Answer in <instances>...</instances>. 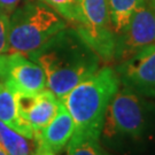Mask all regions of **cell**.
<instances>
[{"instance_id": "obj_1", "label": "cell", "mask_w": 155, "mask_h": 155, "mask_svg": "<svg viewBox=\"0 0 155 155\" xmlns=\"http://www.w3.org/2000/svg\"><path fill=\"white\" fill-rule=\"evenodd\" d=\"M46 76V87L60 99L100 68L99 56L75 28H64L29 56Z\"/></svg>"}, {"instance_id": "obj_2", "label": "cell", "mask_w": 155, "mask_h": 155, "mask_svg": "<svg viewBox=\"0 0 155 155\" xmlns=\"http://www.w3.org/2000/svg\"><path fill=\"white\" fill-rule=\"evenodd\" d=\"M155 133V105L120 86L107 108L100 143L114 153L127 154L145 147Z\"/></svg>"}, {"instance_id": "obj_3", "label": "cell", "mask_w": 155, "mask_h": 155, "mask_svg": "<svg viewBox=\"0 0 155 155\" xmlns=\"http://www.w3.org/2000/svg\"><path fill=\"white\" fill-rule=\"evenodd\" d=\"M120 86L115 69L104 67L60 98L74 120V133L100 139L107 108Z\"/></svg>"}, {"instance_id": "obj_4", "label": "cell", "mask_w": 155, "mask_h": 155, "mask_svg": "<svg viewBox=\"0 0 155 155\" xmlns=\"http://www.w3.org/2000/svg\"><path fill=\"white\" fill-rule=\"evenodd\" d=\"M67 27L66 20L44 2L27 0L9 15L7 53L29 58Z\"/></svg>"}, {"instance_id": "obj_5", "label": "cell", "mask_w": 155, "mask_h": 155, "mask_svg": "<svg viewBox=\"0 0 155 155\" xmlns=\"http://www.w3.org/2000/svg\"><path fill=\"white\" fill-rule=\"evenodd\" d=\"M74 28L100 61H113L116 35L111 27L108 0H81L79 20Z\"/></svg>"}, {"instance_id": "obj_6", "label": "cell", "mask_w": 155, "mask_h": 155, "mask_svg": "<svg viewBox=\"0 0 155 155\" xmlns=\"http://www.w3.org/2000/svg\"><path fill=\"white\" fill-rule=\"evenodd\" d=\"M150 44H155V8L150 0H144L124 29L116 33L113 61L117 64Z\"/></svg>"}, {"instance_id": "obj_7", "label": "cell", "mask_w": 155, "mask_h": 155, "mask_svg": "<svg viewBox=\"0 0 155 155\" xmlns=\"http://www.w3.org/2000/svg\"><path fill=\"white\" fill-rule=\"evenodd\" d=\"M0 82L13 93H37L46 89V76L38 63L18 53L0 54Z\"/></svg>"}, {"instance_id": "obj_8", "label": "cell", "mask_w": 155, "mask_h": 155, "mask_svg": "<svg viewBox=\"0 0 155 155\" xmlns=\"http://www.w3.org/2000/svg\"><path fill=\"white\" fill-rule=\"evenodd\" d=\"M115 71L121 85L145 98L155 99V44L117 63Z\"/></svg>"}, {"instance_id": "obj_9", "label": "cell", "mask_w": 155, "mask_h": 155, "mask_svg": "<svg viewBox=\"0 0 155 155\" xmlns=\"http://www.w3.org/2000/svg\"><path fill=\"white\" fill-rule=\"evenodd\" d=\"M17 111L35 132H40L55 117L60 99L47 87L37 93H15Z\"/></svg>"}, {"instance_id": "obj_10", "label": "cell", "mask_w": 155, "mask_h": 155, "mask_svg": "<svg viewBox=\"0 0 155 155\" xmlns=\"http://www.w3.org/2000/svg\"><path fill=\"white\" fill-rule=\"evenodd\" d=\"M74 132V120L64 105L60 101L55 117L48 123L47 127H45L40 132L35 136L33 140L36 141V144L41 145L53 150L54 153H60L63 148H66Z\"/></svg>"}, {"instance_id": "obj_11", "label": "cell", "mask_w": 155, "mask_h": 155, "mask_svg": "<svg viewBox=\"0 0 155 155\" xmlns=\"http://www.w3.org/2000/svg\"><path fill=\"white\" fill-rule=\"evenodd\" d=\"M0 121H2L14 131L27 137L30 140H33L35 138L33 130L18 116L15 94L1 82H0Z\"/></svg>"}, {"instance_id": "obj_12", "label": "cell", "mask_w": 155, "mask_h": 155, "mask_svg": "<svg viewBox=\"0 0 155 155\" xmlns=\"http://www.w3.org/2000/svg\"><path fill=\"white\" fill-rule=\"evenodd\" d=\"M66 155H114L100 143V139L74 133L66 146Z\"/></svg>"}, {"instance_id": "obj_13", "label": "cell", "mask_w": 155, "mask_h": 155, "mask_svg": "<svg viewBox=\"0 0 155 155\" xmlns=\"http://www.w3.org/2000/svg\"><path fill=\"white\" fill-rule=\"evenodd\" d=\"M144 0H108L109 16L115 35L127 25L133 12Z\"/></svg>"}, {"instance_id": "obj_14", "label": "cell", "mask_w": 155, "mask_h": 155, "mask_svg": "<svg viewBox=\"0 0 155 155\" xmlns=\"http://www.w3.org/2000/svg\"><path fill=\"white\" fill-rule=\"evenodd\" d=\"M29 140L0 121V144L9 155H32L33 150Z\"/></svg>"}, {"instance_id": "obj_15", "label": "cell", "mask_w": 155, "mask_h": 155, "mask_svg": "<svg viewBox=\"0 0 155 155\" xmlns=\"http://www.w3.org/2000/svg\"><path fill=\"white\" fill-rule=\"evenodd\" d=\"M56 12L74 27L78 23L81 14V0H39Z\"/></svg>"}, {"instance_id": "obj_16", "label": "cell", "mask_w": 155, "mask_h": 155, "mask_svg": "<svg viewBox=\"0 0 155 155\" xmlns=\"http://www.w3.org/2000/svg\"><path fill=\"white\" fill-rule=\"evenodd\" d=\"M9 32V15L0 9V54L7 52Z\"/></svg>"}, {"instance_id": "obj_17", "label": "cell", "mask_w": 155, "mask_h": 155, "mask_svg": "<svg viewBox=\"0 0 155 155\" xmlns=\"http://www.w3.org/2000/svg\"><path fill=\"white\" fill-rule=\"evenodd\" d=\"M21 1L22 0H0V9L5 12L7 15H11Z\"/></svg>"}, {"instance_id": "obj_18", "label": "cell", "mask_w": 155, "mask_h": 155, "mask_svg": "<svg viewBox=\"0 0 155 155\" xmlns=\"http://www.w3.org/2000/svg\"><path fill=\"white\" fill-rule=\"evenodd\" d=\"M32 155H56V153H54L53 150L46 148L44 146L39 144H36V147L33 148Z\"/></svg>"}, {"instance_id": "obj_19", "label": "cell", "mask_w": 155, "mask_h": 155, "mask_svg": "<svg viewBox=\"0 0 155 155\" xmlns=\"http://www.w3.org/2000/svg\"><path fill=\"white\" fill-rule=\"evenodd\" d=\"M0 155H9L8 153H7V150L2 147V145L0 144Z\"/></svg>"}, {"instance_id": "obj_20", "label": "cell", "mask_w": 155, "mask_h": 155, "mask_svg": "<svg viewBox=\"0 0 155 155\" xmlns=\"http://www.w3.org/2000/svg\"><path fill=\"white\" fill-rule=\"evenodd\" d=\"M150 4L155 8V0H150Z\"/></svg>"}]
</instances>
